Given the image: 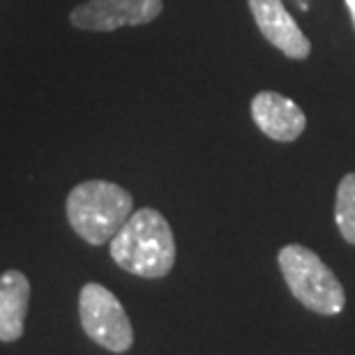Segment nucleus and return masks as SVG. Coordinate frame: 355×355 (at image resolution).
I'll use <instances>...</instances> for the list:
<instances>
[{"label":"nucleus","mask_w":355,"mask_h":355,"mask_svg":"<svg viewBox=\"0 0 355 355\" xmlns=\"http://www.w3.org/2000/svg\"><path fill=\"white\" fill-rule=\"evenodd\" d=\"M111 259L125 272L159 279L173 270L175 238L171 224L155 208L134 210L109 243Z\"/></svg>","instance_id":"nucleus-1"},{"label":"nucleus","mask_w":355,"mask_h":355,"mask_svg":"<svg viewBox=\"0 0 355 355\" xmlns=\"http://www.w3.org/2000/svg\"><path fill=\"white\" fill-rule=\"evenodd\" d=\"M67 222L88 245H106L134 212V198L109 180L79 182L67 196Z\"/></svg>","instance_id":"nucleus-2"},{"label":"nucleus","mask_w":355,"mask_h":355,"mask_svg":"<svg viewBox=\"0 0 355 355\" xmlns=\"http://www.w3.org/2000/svg\"><path fill=\"white\" fill-rule=\"evenodd\" d=\"M277 261L291 293L307 309L321 316H337L346 307L342 282L316 252L302 245H286L279 250Z\"/></svg>","instance_id":"nucleus-3"},{"label":"nucleus","mask_w":355,"mask_h":355,"mask_svg":"<svg viewBox=\"0 0 355 355\" xmlns=\"http://www.w3.org/2000/svg\"><path fill=\"white\" fill-rule=\"evenodd\" d=\"M79 318L83 332L111 353H127L134 344V330L123 302L109 288L90 282L79 293Z\"/></svg>","instance_id":"nucleus-4"},{"label":"nucleus","mask_w":355,"mask_h":355,"mask_svg":"<svg viewBox=\"0 0 355 355\" xmlns=\"http://www.w3.org/2000/svg\"><path fill=\"white\" fill-rule=\"evenodd\" d=\"M164 10V0H86L69 14V24L90 33H113L125 26H144Z\"/></svg>","instance_id":"nucleus-5"},{"label":"nucleus","mask_w":355,"mask_h":355,"mask_svg":"<svg viewBox=\"0 0 355 355\" xmlns=\"http://www.w3.org/2000/svg\"><path fill=\"white\" fill-rule=\"evenodd\" d=\"M247 3L261 35L275 49L293 60H304L311 53L309 40L284 7V0H247Z\"/></svg>","instance_id":"nucleus-6"},{"label":"nucleus","mask_w":355,"mask_h":355,"mask_svg":"<svg viewBox=\"0 0 355 355\" xmlns=\"http://www.w3.org/2000/svg\"><path fill=\"white\" fill-rule=\"evenodd\" d=\"M252 118L266 137L279 144L295 141L307 127V118L300 106L272 90H261L252 99Z\"/></svg>","instance_id":"nucleus-7"},{"label":"nucleus","mask_w":355,"mask_h":355,"mask_svg":"<svg viewBox=\"0 0 355 355\" xmlns=\"http://www.w3.org/2000/svg\"><path fill=\"white\" fill-rule=\"evenodd\" d=\"M31 304V282L21 270L0 275V342L12 344L24 337Z\"/></svg>","instance_id":"nucleus-8"},{"label":"nucleus","mask_w":355,"mask_h":355,"mask_svg":"<svg viewBox=\"0 0 355 355\" xmlns=\"http://www.w3.org/2000/svg\"><path fill=\"white\" fill-rule=\"evenodd\" d=\"M335 222L346 243L355 245V173L344 175L337 187Z\"/></svg>","instance_id":"nucleus-9"},{"label":"nucleus","mask_w":355,"mask_h":355,"mask_svg":"<svg viewBox=\"0 0 355 355\" xmlns=\"http://www.w3.org/2000/svg\"><path fill=\"white\" fill-rule=\"evenodd\" d=\"M346 7H349L351 19H353V26H355V0H346Z\"/></svg>","instance_id":"nucleus-10"}]
</instances>
